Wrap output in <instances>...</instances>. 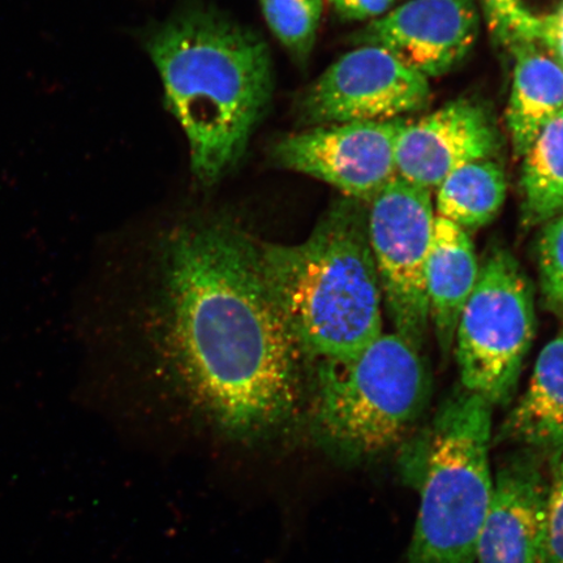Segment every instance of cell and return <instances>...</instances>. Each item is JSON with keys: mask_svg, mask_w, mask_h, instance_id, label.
<instances>
[{"mask_svg": "<svg viewBox=\"0 0 563 563\" xmlns=\"http://www.w3.org/2000/svg\"><path fill=\"white\" fill-rule=\"evenodd\" d=\"M514 70L506 125L512 150L522 157L547 124L563 110V68L532 42L509 46Z\"/></svg>", "mask_w": 563, "mask_h": 563, "instance_id": "obj_15", "label": "cell"}, {"mask_svg": "<svg viewBox=\"0 0 563 563\" xmlns=\"http://www.w3.org/2000/svg\"><path fill=\"white\" fill-rule=\"evenodd\" d=\"M481 265L466 230L435 217L426 286L429 321L443 354L454 346L457 322L476 286Z\"/></svg>", "mask_w": 563, "mask_h": 563, "instance_id": "obj_14", "label": "cell"}, {"mask_svg": "<svg viewBox=\"0 0 563 563\" xmlns=\"http://www.w3.org/2000/svg\"><path fill=\"white\" fill-rule=\"evenodd\" d=\"M432 89L385 48L361 45L335 60L298 102L309 126L386 122L427 108Z\"/></svg>", "mask_w": 563, "mask_h": 563, "instance_id": "obj_8", "label": "cell"}, {"mask_svg": "<svg viewBox=\"0 0 563 563\" xmlns=\"http://www.w3.org/2000/svg\"><path fill=\"white\" fill-rule=\"evenodd\" d=\"M147 52L187 137L195 178L216 185L243 157L271 102L269 48L232 21L194 11L162 25Z\"/></svg>", "mask_w": 563, "mask_h": 563, "instance_id": "obj_2", "label": "cell"}, {"mask_svg": "<svg viewBox=\"0 0 563 563\" xmlns=\"http://www.w3.org/2000/svg\"><path fill=\"white\" fill-rule=\"evenodd\" d=\"M545 466L539 455L525 449L499 464L476 563H544L551 504Z\"/></svg>", "mask_w": 563, "mask_h": 563, "instance_id": "obj_11", "label": "cell"}, {"mask_svg": "<svg viewBox=\"0 0 563 563\" xmlns=\"http://www.w3.org/2000/svg\"><path fill=\"white\" fill-rule=\"evenodd\" d=\"M267 25L294 58L311 55L321 23L323 0H262Z\"/></svg>", "mask_w": 563, "mask_h": 563, "instance_id": "obj_18", "label": "cell"}, {"mask_svg": "<svg viewBox=\"0 0 563 563\" xmlns=\"http://www.w3.org/2000/svg\"><path fill=\"white\" fill-rule=\"evenodd\" d=\"M407 119L309 126L273 147L276 165L319 179L349 199L369 203L397 178L396 147Z\"/></svg>", "mask_w": 563, "mask_h": 563, "instance_id": "obj_9", "label": "cell"}, {"mask_svg": "<svg viewBox=\"0 0 563 563\" xmlns=\"http://www.w3.org/2000/svg\"><path fill=\"white\" fill-rule=\"evenodd\" d=\"M537 260L541 299L563 321V214L541 229Z\"/></svg>", "mask_w": 563, "mask_h": 563, "instance_id": "obj_19", "label": "cell"}, {"mask_svg": "<svg viewBox=\"0 0 563 563\" xmlns=\"http://www.w3.org/2000/svg\"><path fill=\"white\" fill-rule=\"evenodd\" d=\"M474 0H410L369 21L358 46L385 48L427 79L446 75L473 51L478 35Z\"/></svg>", "mask_w": 563, "mask_h": 563, "instance_id": "obj_10", "label": "cell"}, {"mask_svg": "<svg viewBox=\"0 0 563 563\" xmlns=\"http://www.w3.org/2000/svg\"><path fill=\"white\" fill-rule=\"evenodd\" d=\"M154 327L183 397L231 440L306 410L308 363L265 278L260 242L230 220L181 224L161 250Z\"/></svg>", "mask_w": 563, "mask_h": 563, "instance_id": "obj_1", "label": "cell"}, {"mask_svg": "<svg viewBox=\"0 0 563 563\" xmlns=\"http://www.w3.org/2000/svg\"><path fill=\"white\" fill-rule=\"evenodd\" d=\"M492 408L460 386L418 440L402 446L400 471L420 506L400 563H476L493 489Z\"/></svg>", "mask_w": 563, "mask_h": 563, "instance_id": "obj_4", "label": "cell"}, {"mask_svg": "<svg viewBox=\"0 0 563 563\" xmlns=\"http://www.w3.org/2000/svg\"><path fill=\"white\" fill-rule=\"evenodd\" d=\"M493 32L511 46L523 41L532 12L520 0H483Z\"/></svg>", "mask_w": 563, "mask_h": 563, "instance_id": "obj_20", "label": "cell"}, {"mask_svg": "<svg viewBox=\"0 0 563 563\" xmlns=\"http://www.w3.org/2000/svg\"><path fill=\"white\" fill-rule=\"evenodd\" d=\"M282 316L309 364L357 356L383 333V290L364 202L338 200L305 242H260Z\"/></svg>", "mask_w": 563, "mask_h": 563, "instance_id": "obj_3", "label": "cell"}, {"mask_svg": "<svg viewBox=\"0 0 563 563\" xmlns=\"http://www.w3.org/2000/svg\"><path fill=\"white\" fill-rule=\"evenodd\" d=\"M523 41L543 48L563 68V2L544 15L532 13Z\"/></svg>", "mask_w": 563, "mask_h": 563, "instance_id": "obj_22", "label": "cell"}, {"mask_svg": "<svg viewBox=\"0 0 563 563\" xmlns=\"http://www.w3.org/2000/svg\"><path fill=\"white\" fill-rule=\"evenodd\" d=\"M520 196L526 228L544 227L563 214V110L522 156Z\"/></svg>", "mask_w": 563, "mask_h": 563, "instance_id": "obj_16", "label": "cell"}, {"mask_svg": "<svg viewBox=\"0 0 563 563\" xmlns=\"http://www.w3.org/2000/svg\"><path fill=\"white\" fill-rule=\"evenodd\" d=\"M497 439L539 455L551 468L559 462L563 454V329L541 350L531 382Z\"/></svg>", "mask_w": 563, "mask_h": 563, "instance_id": "obj_13", "label": "cell"}, {"mask_svg": "<svg viewBox=\"0 0 563 563\" xmlns=\"http://www.w3.org/2000/svg\"><path fill=\"white\" fill-rule=\"evenodd\" d=\"M544 563H563V454L551 468V504Z\"/></svg>", "mask_w": 563, "mask_h": 563, "instance_id": "obj_21", "label": "cell"}, {"mask_svg": "<svg viewBox=\"0 0 563 563\" xmlns=\"http://www.w3.org/2000/svg\"><path fill=\"white\" fill-rule=\"evenodd\" d=\"M499 133L483 104L457 100L407 121L396 147L397 176L433 191L450 174L497 156Z\"/></svg>", "mask_w": 563, "mask_h": 563, "instance_id": "obj_12", "label": "cell"}, {"mask_svg": "<svg viewBox=\"0 0 563 563\" xmlns=\"http://www.w3.org/2000/svg\"><path fill=\"white\" fill-rule=\"evenodd\" d=\"M438 189V217L463 230L487 227L506 200L504 168L493 158L473 162L450 174Z\"/></svg>", "mask_w": 563, "mask_h": 563, "instance_id": "obj_17", "label": "cell"}, {"mask_svg": "<svg viewBox=\"0 0 563 563\" xmlns=\"http://www.w3.org/2000/svg\"><path fill=\"white\" fill-rule=\"evenodd\" d=\"M534 333L531 282L508 250L495 246L485 253L456 327L461 386L490 406L509 404Z\"/></svg>", "mask_w": 563, "mask_h": 563, "instance_id": "obj_6", "label": "cell"}, {"mask_svg": "<svg viewBox=\"0 0 563 563\" xmlns=\"http://www.w3.org/2000/svg\"><path fill=\"white\" fill-rule=\"evenodd\" d=\"M367 209L368 236L396 333L421 349L429 327L426 273L434 231L432 191L394 178Z\"/></svg>", "mask_w": 563, "mask_h": 563, "instance_id": "obj_7", "label": "cell"}, {"mask_svg": "<svg viewBox=\"0 0 563 563\" xmlns=\"http://www.w3.org/2000/svg\"><path fill=\"white\" fill-rule=\"evenodd\" d=\"M419 351L383 334L350 361L309 364L305 412L317 445L351 464L404 446L431 389Z\"/></svg>", "mask_w": 563, "mask_h": 563, "instance_id": "obj_5", "label": "cell"}, {"mask_svg": "<svg viewBox=\"0 0 563 563\" xmlns=\"http://www.w3.org/2000/svg\"><path fill=\"white\" fill-rule=\"evenodd\" d=\"M398 0H330V4L344 20L373 21L386 15Z\"/></svg>", "mask_w": 563, "mask_h": 563, "instance_id": "obj_23", "label": "cell"}]
</instances>
